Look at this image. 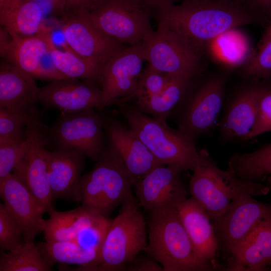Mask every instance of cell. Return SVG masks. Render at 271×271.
Masks as SVG:
<instances>
[{
  "mask_svg": "<svg viewBox=\"0 0 271 271\" xmlns=\"http://www.w3.org/2000/svg\"><path fill=\"white\" fill-rule=\"evenodd\" d=\"M158 26L181 38L199 54L220 36L268 20L236 0H184L156 10Z\"/></svg>",
  "mask_w": 271,
  "mask_h": 271,
  "instance_id": "6da1fadb",
  "label": "cell"
},
{
  "mask_svg": "<svg viewBox=\"0 0 271 271\" xmlns=\"http://www.w3.org/2000/svg\"><path fill=\"white\" fill-rule=\"evenodd\" d=\"M149 242L144 250L164 271H211L210 260L195 250L179 216L177 208L149 212Z\"/></svg>",
  "mask_w": 271,
  "mask_h": 271,
  "instance_id": "7a4b0ae2",
  "label": "cell"
},
{
  "mask_svg": "<svg viewBox=\"0 0 271 271\" xmlns=\"http://www.w3.org/2000/svg\"><path fill=\"white\" fill-rule=\"evenodd\" d=\"M193 171L190 194L203 207L211 219L222 215L230 203L244 193L260 196L270 191L264 184L239 179L229 168L220 169L205 149L199 151Z\"/></svg>",
  "mask_w": 271,
  "mask_h": 271,
  "instance_id": "3957f363",
  "label": "cell"
},
{
  "mask_svg": "<svg viewBox=\"0 0 271 271\" xmlns=\"http://www.w3.org/2000/svg\"><path fill=\"white\" fill-rule=\"evenodd\" d=\"M129 128L163 165L182 171H193L197 164L199 151L195 140L180 129L169 126L127 103H117Z\"/></svg>",
  "mask_w": 271,
  "mask_h": 271,
  "instance_id": "277c9868",
  "label": "cell"
},
{
  "mask_svg": "<svg viewBox=\"0 0 271 271\" xmlns=\"http://www.w3.org/2000/svg\"><path fill=\"white\" fill-rule=\"evenodd\" d=\"M133 184L119 159L109 146L104 147L92 169L81 178L78 202L88 211L108 217Z\"/></svg>",
  "mask_w": 271,
  "mask_h": 271,
  "instance_id": "5b68a950",
  "label": "cell"
},
{
  "mask_svg": "<svg viewBox=\"0 0 271 271\" xmlns=\"http://www.w3.org/2000/svg\"><path fill=\"white\" fill-rule=\"evenodd\" d=\"M130 191L112 220L103 242L99 263L91 271L125 270L147 246L146 222Z\"/></svg>",
  "mask_w": 271,
  "mask_h": 271,
  "instance_id": "8992f818",
  "label": "cell"
},
{
  "mask_svg": "<svg viewBox=\"0 0 271 271\" xmlns=\"http://www.w3.org/2000/svg\"><path fill=\"white\" fill-rule=\"evenodd\" d=\"M226 83L222 75L198 82L194 78L173 111L178 129L194 140L211 134L223 105Z\"/></svg>",
  "mask_w": 271,
  "mask_h": 271,
  "instance_id": "52a82bcc",
  "label": "cell"
},
{
  "mask_svg": "<svg viewBox=\"0 0 271 271\" xmlns=\"http://www.w3.org/2000/svg\"><path fill=\"white\" fill-rule=\"evenodd\" d=\"M150 10L136 0H100L84 12L104 33L131 46L142 43L154 32Z\"/></svg>",
  "mask_w": 271,
  "mask_h": 271,
  "instance_id": "ba28073f",
  "label": "cell"
},
{
  "mask_svg": "<svg viewBox=\"0 0 271 271\" xmlns=\"http://www.w3.org/2000/svg\"><path fill=\"white\" fill-rule=\"evenodd\" d=\"M101 116L93 109L77 112H61L48 128L49 143L57 150H75L96 161L104 147Z\"/></svg>",
  "mask_w": 271,
  "mask_h": 271,
  "instance_id": "9c48e42d",
  "label": "cell"
},
{
  "mask_svg": "<svg viewBox=\"0 0 271 271\" xmlns=\"http://www.w3.org/2000/svg\"><path fill=\"white\" fill-rule=\"evenodd\" d=\"M145 60L157 70L169 75L197 77L202 70L200 54L172 31L158 26L142 42Z\"/></svg>",
  "mask_w": 271,
  "mask_h": 271,
  "instance_id": "30bf717a",
  "label": "cell"
},
{
  "mask_svg": "<svg viewBox=\"0 0 271 271\" xmlns=\"http://www.w3.org/2000/svg\"><path fill=\"white\" fill-rule=\"evenodd\" d=\"M61 30L66 44L100 68L125 47L98 29L83 12H66Z\"/></svg>",
  "mask_w": 271,
  "mask_h": 271,
  "instance_id": "8fae6325",
  "label": "cell"
},
{
  "mask_svg": "<svg viewBox=\"0 0 271 271\" xmlns=\"http://www.w3.org/2000/svg\"><path fill=\"white\" fill-rule=\"evenodd\" d=\"M48 127L40 121L28 125L25 149L14 173L49 214L54 210L44 150L49 143Z\"/></svg>",
  "mask_w": 271,
  "mask_h": 271,
  "instance_id": "7c38bea8",
  "label": "cell"
},
{
  "mask_svg": "<svg viewBox=\"0 0 271 271\" xmlns=\"http://www.w3.org/2000/svg\"><path fill=\"white\" fill-rule=\"evenodd\" d=\"M0 54L8 62L35 79L56 80L68 78L55 67L42 34L31 36L10 35L0 28Z\"/></svg>",
  "mask_w": 271,
  "mask_h": 271,
  "instance_id": "4fadbf2b",
  "label": "cell"
},
{
  "mask_svg": "<svg viewBox=\"0 0 271 271\" xmlns=\"http://www.w3.org/2000/svg\"><path fill=\"white\" fill-rule=\"evenodd\" d=\"M253 197L248 193L241 195L222 215L211 219L218 248L229 254L260 222L271 218V203Z\"/></svg>",
  "mask_w": 271,
  "mask_h": 271,
  "instance_id": "5bb4252c",
  "label": "cell"
},
{
  "mask_svg": "<svg viewBox=\"0 0 271 271\" xmlns=\"http://www.w3.org/2000/svg\"><path fill=\"white\" fill-rule=\"evenodd\" d=\"M145 61L141 43L125 48L100 68L98 83L101 85L102 104L100 111L135 92Z\"/></svg>",
  "mask_w": 271,
  "mask_h": 271,
  "instance_id": "9a60e30c",
  "label": "cell"
},
{
  "mask_svg": "<svg viewBox=\"0 0 271 271\" xmlns=\"http://www.w3.org/2000/svg\"><path fill=\"white\" fill-rule=\"evenodd\" d=\"M94 80L82 81L65 78L51 81L39 88V101L46 107L54 108L61 112L73 113L97 108L102 104L101 87Z\"/></svg>",
  "mask_w": 271,
  "mask_h": 271,
  "instance_id": "2e32d148",
  "label": "cell"
},
{
  "mask_svg": "<svg viewBox=\"0 0 271 271\" xmlns=\"http://www.w3.org/2000/svg\"><path fill=\"white\" fill-rule=\"evenodd\" d=\"M109 147L119 159L135 183L162 165L130 128L115 118L101 115Z\"/></svg>",
  "mask_w": 271,
  "mask_h": 271,
  "instance_id": "e0dca14e",
  "label": "cell"
},
{
  "mask_svg": "<svg viewBox=\"0 0 271 271\" xmlns=\"http://www.w3.org/2000/svg\"><path fill=\"white\" fill-rule=\"evenodd\" d=\"M182 172L174 167L162 165L138 180L134 185L140 206L148 212L177 208L187 199V191L180 179Z\"/></svg>",
  "mask_w": 271,
  "mask_h": 271,
  "instance_id": "ac0fdd59",
  "label": "cell"
},
{
  "mask_svg": "<svg viewBox=\"0 0 271 271\" xmlns=\"http://www.w3.org/2000/svg\"><path fill=\"white\" fill-rule=\"evenodd\" d=\"M0 195L6 208L19 225L24 242L33 241L43 231L46 212L27 186L14 174L0 181Z\"/></svg>",
  "mask_w": 271,
  "mask_h": 271,
  "instance_id": "d6986e66",
  "label": "cell"
},
{
  "mask_svg": "<svg viewBox=\"0 0 271 271\" xmlns=\"http://www.w3.org/2000/svg\"><path fill=\"white\" fill-rule=\"evenodd\" d=\"M39 88L35 78L14 65L2 61L0 64V107L39 121L36 103Z\"/></svg>",
  "mask_w": 271,
  "mask_h": 271,
  "instance_id": "ffe728a7",
  "label": "cell"
},
{
  "mask_svg": "<svg viewBox=\"0 0 271 271\" xmlns=\"http://www.w3.org/2000/svg\"><path fill=\"white\" fill-rule=\"evenodd\" d=\"M261 85L260 81H250L239 89L227 103L219 126L222 142L249 140L256 117Z\"/></svg>",
  "mask_w": 271,
  "mask_h": 271,
  "instance_id": "44dd1931",
  "label": "cell"
},
{
  "mask_svg": "<svg viewBox=\"0 0 271 271\" xmlns=\"http://www.w3.org/2000/svg\"><path fill=\"white\" fill-rule=\"evenodd\" d=\"M48 180L53 199L78 201V188L85 155L75 150H44Z\"/></svg>",
  "mask_w": 271,
  "mask_h": 271,
  "instance_id": "7402d4cb",
  "label": "cell"
},
{
  "mask_svg": "<svg viewBox=\"0 0 271 271\" xmlns=\"http://www.w3.org/2000/svg\"><path fill=\"white\" fill-rule=\"evenodd\" d=\"M227 270L265 271L271 266V218L260 222L231 251Z\"/></svg>",
  "mask_w": 271,
  "mask_h": 271,
  "instance_id": "603a6c76",
  "label": "cell"
},
{
  "mask_svg": "<svg viewBox=\"0 0 271 271\" xmlns=\"http://www.w3.org/2000/svg\"><path fill=\"white\" fill-rule=\"evenodd\" d=\"M177 212L198 253L207 260L213 259L218 249V243L211 219L205 209L191 197L178 205Z\"/></svg>",
  "mask_w": 271,
  "mask_h": 271,
  "instance_id": "cb8c5ba5",
  "label": "cell"
},
{
  "mask_svg": "<svg viewBox=\"0 0 271 271\" xmlns=\"http://www.w3.org/2000/svg\"><path fill=\"white\" fill-rule=\"evenodd\" d=\"M45 13L37 0H12L0 8L1 27L10 35H37L45 26Z\"/></svg>",
  "mask_w": 271,
  "mask_h": 271,
  "instance_id": "d4e9b609",
  "label": "cell"
},
{
  "mask_svg": "<svg viewBox=\"0 0 271 271\" xmlns=\"http://www.w3.org/2000/svg\"><path fill=\"white\" fill-rule=\"evenodd\" d=\"M195 78L186 75H170L163 90L159 93L136 99L134 106L143 112L163 122L174 111Z\"/></svg>",
  "mask_w": 271,
  "mask_h": 271,
  "instance_id": "484cf974",
  "label": "cell"
},
{
  "mask_svg": "<svg viewBox=\"0 0 271 271\" xmlns=\"http://www.w3.org/2000/svg\"><path fill=\"white\" fill-rule=\"evenodd\" d=\"M102 217L84 209L81 206L67 211L54 210L46 220L44 238L50 241H72L84 228Z\"/></svg>",
  "mask_w": 271,
  "mask_h": 271,
  "instance_id": "4316f807",
  "label": "cell"
},
{
  "mask_svg": "<svg viewBox=\"0 0 271 271\" xmlns=\"http://www.w3.org/2000/svg\"><path fill=\"white\" fill-rule=\"evenodd\" d=\"M45 39L50 57L56 69L68 78L90 79L98 82L100 68L71 50L66 44L65 50L59 49L54 43L49 27L40 32Z\"/></svg>",
  "mask_w": 271,
  "mask_h": 271,
  "instance_id": "83f0119b",
  "label": "cell"
},
{
  "mask_svg": "<svg viewBox=\"0 0 271 271\" xmlns=\"http://www.w3.org/2000/svg\"><path fill=\"white\" fill-rule=\"evenodd\" d=\"M228 168L242 180L265 182L271 190V143L252 152L235 153L228 162Z\"/></svg>",
  "mask_w": 271,
  "mask_h": 271,
  "instance_id": "f1b7e54d",
  "label": "cell"
},
{
  "mask_svg": "<svg viewBox=\"0 0 271 271\" xmlns=\"http://www.w3.org/2000/svg\"><path fill=\"white\" fill-rule=\"evenodd\" d=\"M37 246L48 263L79 266L77 270L91 271L99 263L100 252L84 249L73 241H45Z\"/></svg>",
  "mask_w": 271,
  "mask_h": 271,
  "instance_id": "f546056e",
  "label": "cell"
},
{
  "mask_svg": "<svg viewBox=\"0 0 271 271\" xmlns=\"http://www.w3.org/2000/svg\"><path fill=\"white\" fill-rule=\"evenodd\" d=\"M51 268L33 241L24 242L15 250L1 253L0 271H49Z\"/></svg>",
  "mask_w": 271,
  "mask_h": 271,
  "instance_id": "4dcf8cb0",
  "label": "cell"
},
{
  "mask_svg": "<svg viewBox=\"0 0 271 271\" xmlns=\"http://www.w3.org/2000/svg\"><path fill=\"white\" fill-rule=\"evenodd\" d=\"M33 122H36L0 107V145L24 141L27 127Z\"/></svg>",
  "mask_w": 271,
  "mask_h": 271,
  "instance_id": "1f68e13d",
  "label": "cell"
},
{
  "mask_svg": "<svg viewBox=\"0 0 271 271\" xmlns=\"http://www.w3.org/2000/svg\"><path fill=\"white\" fill-rule=\"evenodd\" d=\"M169 77V74L161 72L148 64L140 75L135 92L126 98L115 100L113 103H128L133 99L159 93L165 87Z\"/></svg>",
  "mask_w": 271,
  "mask_h": 271,
  "instance_id": "d6a6232c",
  "label": "cell"
},
{
  "mask_svg": "<svg viewBox=\"0 0 271 271\" xmlns=\"http://www.w3.org/2000/svg\"><path fill=\"white\" fill-rule=\"evenodd\" d=\"M243 75L250 81H259L271 76V28L258 50L245 67Z\"/></svg>",
  "mask_w": 271,
  "mask_h": 271,
  "instance_id": "836d02e7",
  "label": "cell"
},
{
  "mask_svg": "<svg viewBox=\"0 0 271 271\" xmlns=\"http://www.w3.org/2000/svg\"><path fill=\"white\" fill-rule=\"evenodd\" d=\"M22 233L21 228L4 204H0V246L8 251L19 247Z\"/></svg>",
  "mask_w": 271,
  "mask_h": 271,
  "instance_id": "e575fe53",
  "label": "cell"
},
{
  "mask_svg": "<svg viewBox=\"0 0 271 271\" xmlns=\"http://www.w3.org/2000/svg\"><path fill=\"white\" fill-rule=\"evenodd\" d=\"M271 131V86L262 83L257 106V115L249 135V140Z\"/></svg>",
  "mask_w": 271,
  "mask_h": 271,
  "instance_id": "d590c367",
  "label": "cell"
},
{
  "mask_svg": "<svg viewBox=\"0 0 271 271\" xmlns=\"http://www.w3.org/2000/svg\"><path fill=\"white\" fill-rule=\"evenodd\" d=\"M26 145L21 143L0 145V181L10 175L20 161Z\"/></svg>",
  "mask_w": 271,
  "mask_h": 271,
  "instance_id": "8d00e7d4",
  "label": "cell"
},
{
  "mask_svg": "<svg viewBox=\"0 0 271 271\" xmlns=\"http://www.w3.org/2000/svg\"><path fill=\"white\" fill-rule=\"evenodd\" d=\"M125 269L130 271H164L163 267L152 257H139L138 255L126 265Z\"/></svg>",
  "mask_w": 271,
  "mask_h": 271,
  "instance_id": "74e56055",
  "label": "cell"
},
{
  "mask_svg": "<svg viewBox=\"0 0 271 271\" xmlns=\"http://www.w3.org/2000/svg\"><path fill=\"white\" fill-rule=\"evenodd\" d=\"M267 19L271 11V0H236Z\"/></svg>",
  "mask_w": 271,
  "mask_h": 271,
  "instance_id": "f35d334b",
  "label": "cell"
},
{
  "mask_svg": "<svg viewBox=\"0 0 271 271\" xmlns=\"http://www.w3.org/2000/svg\"><path fill=\"white\" fill-rule=\"evenodd\" d=\"M100 0H69L66 5V12L88 11Z\"/></svg>",
  "mask_w": 271,
  "mask_h": 271,
  "instance_id": "ab89813d",
  "label": "cell"
},
{
  "mask_svg": "<svg viewBox=\"0 0 271 271\" xmlns=\"http://www.w3.org/2000/svg\"><path fill=\"white\" fill-rule=\"evenodd\" d=\"M141 5L151 10H156L164 8L173 4L178 0H136Z\"/></svg>",
  "mask_w": 271,
  "mask_h": 271,
  "instance_id": "60d3db41",
  "label": "cell"
},
{
  "mask_svg": "<svg viewBox=\"0 0 271 271\" xmlns=\"http://www.w3.org/2000/svg\"><path fill=\"white\" fill-rule=\"evenodd\" d=\"M53 10L63 16L66 12L67 0H49Z\"/></svg>",
  "mask_w": 271,
  "mask_h": 271,
  "instance_id": "b9f144b4",
  "label": "cell"
},
{
  "mask_svg": "<svg viewBox=\"0 0 271 271\" xmlns=\"http://www.w3.org/2000/svg\"><path fill=\"white\" fill-rule=\"evenodd\" d=\"M12 0H0V8H2Z\"/></svg>",
  "mask_w": 271,
  "mask_h": 271,
  "instance_id": "7bdbcfd3",
  "label": "cell"
},
{
  "mask_svg": "<svg viewBox=\"0 0 271 271\" xmlns=\"http://www.w3.org/2000/svg\"><path fill=\"white\" fill-rule=\"evenodd\" d=\"M69 0H67V2L69 1Z\"/></svg>",
  "mask_w": 271,
  "mask_h": 271,
  "instance_id": "ee69618b",
  "label": "cell"
}]
</instances>
